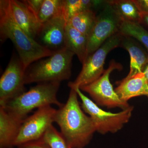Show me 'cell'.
I'll use <instances>...</instances> for the list:
<instances>
[{
  "label": "cell",
  "mask_w": 148,
  "mask_h": 148,
  "mask_svg": "<svg viewBox=\"0 0 148 148\" xmlns=\"http://www.w3.org/2000/svg\"><path fill=\"white\" fill-rule=\"evenodd\" d=\"M56 110L51 106H45L27 117L21 125L14 147L41 139L48 128L55 122Z\"/></svg>",
  "instance_id": "cell-9"
},
{
  "label": "cell",
  "mask_w": 148,
  "mask_h": 148,
  "mask_svg": "<svg viewBox=\"0 0 148 148\" xmlns=\"http://www.w3.org/2000/svg\"><path fill=\"white\" fill-rule=\"evenodd\" d=\"M71 89L67 102L56 110L55 122L69 148H84L92 140L96 127L80 106L76 91Z\"/></svg>",
  "instance_id": "cell-1"
},
{
  "label": "cell",
  "mask_w": 148,
  "mask_h": 148,
  "mask_svg": "<svg viewBox=\"0 0 148 148\" xmlns=\"http://www.w3.org/2000/svg\"><path fill=\"white\" fill-rule=\"evenodd\" d=\"M61 83L52 82L38 83L28 91H25L0 107L14 116L23 120L27 118L28 114L34 109L52 105L60 108L64 105L57 97Z\"/></svg>",
  "instance_id": "cell-3"
},
{
  "label": "cell",
  "mask_w": 148,
  "mask_h": 148,
  "mask_svg": "<svg viewBox=\"0 0 148 148\" xmlns=\"http://www.w3.org/2000/svg\"><path fill=\"white\" fill-rule=\"evenodd\" d=\"M41 139L49 148H69L61 132L53 125L48 128Z\"/></svg>",
  "instance_id": "cell-22"
},
{
  "label": "cell",
  "mask_w": 148,
  "mask_h": 148,
  "mask_svg": "<svg viewBox=\"0 0 148 148\" xmlns=\"http://www.w3.org/2000/svg\"><path fill=\"white\" fill-rule=\"evenodd\" d=\"M140 24L145 26L148 29V14L141 15V20Z\"/></svg>",
  "instance_id": "cell-26"
},
{
  "label": "cell",
  "mask_w": 148,
  "mask_h": 148,
  "mask_svg": "<svg viewBox=\"0 0 148 148\" xmlns=\"http://www.w3.org/2000/svg\"><path fill=\"white\" fill-rule=\"evenodd\" d=\"M132 37L123 35L120 47L127 50L130 56V70L126 77L143 72L148 63V52Z\"/></svg>",
  "instance_id": "cell-15"
},
{
  "label": "cell",
  "mask_w": 148,
  "mask_h": 148,
  "mask_svg": "<svg viewBox=\"0 0 148 148\" xmlns=\"http://www.w3.org/2000/svg\"><path fill=\"white\" fill-rule=\"evenodd\" d=\"M141 15L148 14V0H133Z\"/></svg>",
  "instance_id": "cell-25"
},
{
  "label": "cell",
  "mask_w": 148,
  "mask_h": 148,
  "mask_svg": "<svg viewBox=\"0 0 148 148\" xmlns=\"http://www.w3.org/2000/svg\"><path fill=\"white\" fill-rule=\"evenodd\" d=\"M10 8L14 19L30 37L39 35L43 24L23 1L9 0Z\"/></svg>",
  "instance_id": "cell-11"
},
{
  "label": "cell",
  "mask_w": 148,
  "mask_h": 148,
  "mask_svg": "<svg viewBox=\"0 0 148 148\" xmlns=\"http://www.w3.org/2000/svg\"><path fill=\"white\" fill-rule=\"evenodd\" d=\"M96 16V12L92 10H86L75 14L67 24L88 37L95 24Z\"/></svg>",
  "instance_id": "cell-18"
},
{
  "label": "cell",
  "mask_w": 148,
  "mask_h": 148,
  "mask_svg": "<svg viewBox=\"0 0 148 148\" xmlns=\"http://www.w3.org/2000/svg\"><path fill=\"white\" fill-rule=\"evenodd\" d=\"M74 55L73 52L64 47L55 50L50 56L31 65L25 72V85L34 83L61 82L69 79L71 76L72 60Z\"/></svg>",
  "instance_id": "cell-4"
},
{
  "label": "cell",
  "mask_w": 148,
  "mask_h": 148,
  "mask_svg": "<svg viewBox=\"0 0 148 148\" xmlns=\"http://www.w3.org/2000/svg\"><path fill=\"white\" fill-rule=\"evenodd\" d=\"M121 64L114 61H111L108 68L105 70L98 79L89 84L80 88L82 91L88 93L98 106L109 109L119 108L122 110L130 107L128 102L119 98L110 81L111 73L115 70H121Z\"/></svg>",
  "instance_id": "cell-7"
},
{
  "label": "cell",
  "mask_w": 148,
  "mask_h": 148,
  "mask_svg": "<svg viewBox=\"0 0 148 148\" xmlns=\"http://www.w3.org/2000/svg\"><path fill=\"white\" fill-rule=\"evenodd\" d=\"M67 24L63 11L62 13L43 24L39 36L45 46L50 49H54L55 50L65 47Z\"/></svg>",
  "instance_id": "cell-12"
},
{
  "label": "cell",
  "mask_w": 148,
  "mask_h": 148,
  "mask_svg": "<svg viewBox=\"0 0 148 148\" xmlns=\"http://www.w3.org/2000/svg\"><path fill=\"white\" fill-rule=\"evenodd\" d=\"M23 1L29 8L38 16L44 0H24Z\"/></svg>",
  "instance_id": "cell-23"
},
{
  "label": "cell",
  "mask_w": 148,
  "mask_h": 148,
  "mask_svg": "<svg viewBox=\"0 0 148 148\" xmlns=\"http://www.w3.org/2000/svg\"><path fill=\"white\" fill-rule=\"evenodd\" d=\"M87 37L67 24L65 37V47L77 56L83 64L87 57Z\"/></svg>",
  "instance_id": "cell-16"
},
{
  "label": "cell",
  "mask_w": 148,
  "mask_h": 148,
  "mask_svg": "<svg viewBox=\"0 0 148 148\" xmlns=\"http://www.w3.org/2000/svg\"><path fill=\"white\" fill-rule=\"evenodd\" d=\"M119 32L123 36L132 37L138 40L148 52V31L141 24L121 19Z\"/></svg>",
  "instance_id": "cell-19"
},
{
  "label": "cell",
  "mask_w": 148,
  "mask_h": 148,
  "mask_svg": "<svg viewBox=\"0 0 148 148\" xmlns=\"http://www.w3.org/2000/svg\"><path fill=\"white\" fill-rule=\"evenodd\" d=\"M104 1L64 0V13L67 23L76 14L86 10H92L104 4Z\"/></svg>",
  "instance_id": "cell-20"
},
{
  "label": "cell",
  "mask_w": 148,
  "mask_h": 148,
  "mask_svg": "<svg viewBox=\"0 0 148 148\" xmlns=\"http://www.w3.org/2000/svg\"><path fill=\"white\" fill-rule=\"evenodd\" d=\"M146 96H147V97H148V88L147 90V95H146Z\"/></svg>",
  "instance_id": "cell-28"
},
{
  "label": "cell",
  "mask_w": 148,
  "mask_h": 148,
  "mask_svg": "<svg viewBox=\"0 0 148 148\" xmlns=\"http://www.w3.org/2000/svg\"><path fill=\"white\" fill-rule=\"evenodd\" d=\"M76 91L82 101L81 107L93 121L96 132L105 135L118 132L127 123L132 116L134 107L118 113L106 112L83 93L79 88H72Z\"/></svg>",
  "instance_id": "cell-5"
},
{
  "label": "cell",
  "mask_w": 148,
  "mask_h": 148,
  "mask_svg": "<svg viewBox=\"0 0 148 148\" xmlns=\"http://www.w3.org/2000/svg\"><path fill=\"white\" fill-rule=\"evenodd\" d=\"M123 35L120 32L107 40L94 53L87 56L82 64L81 71L73 82L68 86L71 88L86 85L98 79L105 72L104 66L108 54L112 50L120 47Z\"/></svg>",
  "instance_id": "cell-6"
},
{
  "label": "cell",
  "mask_w": 148,
  "mask_h": 148,
  "mask_svg": "<svg viewBox=\"0 0 148 148\" xmlns=\"http://www.w3.org/2000/svg\"><path fill=\"white\" fill-rule=\"evenodd\" d=\"M18 148H49L41 139L24 143L17 147Z\"/></svg>",
  "instance_id": "cell-24"
},
{
  "label": "cell",
  "mask_w": 148,
  "mask_h": 148,
  "mask_svg": "<svg viewBox=\"0 0 148 148\" xmlns=\"http://www.w3.org/2000/svg\"><path fill=\"white\" fill-rule=\"evenodd\" d=\"M0 35L1 41L9 39L13 43L26 70L35 61L50 56L55 51L39 43L18 26L11 12L9 0L0 1Z\"/></svg>",
  "instance_id": "cell-2"
},
{
  "label": "cell",
  "mask_w": 148,
  "mask_h": 148,
  "mask_svg": "<svg viewBox=\"0 0 148 148\" xmlns=\"http://www.w3.org/2000/svg\"><path fill=\"white\" fill-rule=\"evenodd\" d=\"M121 19L113 6L106 1L87 37V56L94 53L107 40L119 32Z\"/></svg>",
  "instance_id": "cell-8"
},
{
  "label": "cell",
  "mask_w": 148,
  "mask_h": 148,
  "mask_svg": "<svg viewBox=\"0 0 148 148\" xmlns=\"http://www.w3.org/2000/svg\"><path fill=\"white\" fill-rule=\"evenodd\" d=\"M64 3V0H44L37 16L41 23L44 24L62 13Z\"/></svg>",
  "instance_id": "cell-21"
},
{
  "label": "cell",
  "mask_w": 148,
  "mask_h": 148,
  "mask_svg": "<svg viewBox=\"0 0 148 148\" xmlns=\"http://www.w3.org/2000/svg\"><path fill=\"white\" fill-rule=\"evenodd\" d=\"M118 83L115 90L123 101L127 102L131 98L147 95L148 81L143 72L125 77Z\"/></svg>",
  "instance_id": "cell-13"
},
{
  "label": "cell",
  "mask_w": 148,
  "mask_h": 148,
  "mask_svg": "<svg viewBox=\"0 0 148 148\" xmlns=\"http://www.w3.org/2000/svg\"><path fill=\"white\" fill-rule=\"evenodd\" d=\"M122 20L140 24L141 15L133 0L108 1Z\"/></svg>",
  "instance_id": "cell-17"
},
{
  "label": "cell",
  "mask_w": 148,
  "mask_h": 148,
  "mask_svg": "<svg viewBox=\"0 0 148 148\" xmlns=\"http://www.w3.org/2000/svg\"><path fill=\"white\" fill-rule=\"evenodd\" d=\"M26 71L19 57L11 58L0 79V106L26 91Z\"/></svg>",
  "instance_id": "cell-10"
},
{
  "label": "cell",
  "mask_w": 148,
  "mask_h": 148,
  "mask_svg": "<svg viewBox=\"0 0 148 148\" xmlns=\"http://www.w3.org/2000/svg\"><path fill=\"white\" fill-rule=\"evenodd\" d=\"M143 72L145 74V75L148 81V63L146 65L145 67V69L143 70Z\"/></svg>",
  "instance_id": "cell-27"
},
{
  "label": "cell",
  "mask_w": 148,
  "mask_h": 148,
  "mask_svg": "<svg viewBox=\"0 0 148 148\" xmlns=\"http://www.w3.org/2000/svg\"><path fill=\"white\" fill-rule=\"evenodd\" d=\"M25 119L17 118L0 107V148L13 147Z\"/></svg>",
  "instance_id": "cell-14"
}]
</instances>
